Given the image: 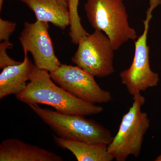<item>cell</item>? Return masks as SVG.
Returning a JSON list of instances; mask_svg holds the SVG:
<instances>
[{"instance_id": "cell-1", "label": "cell", "mask_w": 161, "mask_h": 161, "mask_svg": "<svg viewBox=\"0 0 161 161\" xmlns=\"http://www.w3.org/2000/svg\"><path fill=\"white\" fill-rule=\"evenodd\" d=\"M25 89L15 95L18 100L27 104H43L68 115H97L103 112L102 107L87 102L70 94L53 80L49 72L35 65Z\"/></svg>"}, {"instance_id": "cell-2", "label": "cell", "mask_w": 161, "mask_h": 161, "mask_svg": "<svg viewBox=\"0 0 161 161\" xmlns=\"http://www.w3.org/2000/svg\"><path fill=\"white\" fill-rule=\"evenodd\" d=\"M84 9L91 26L106 35L115 51L137 38L135 30L130 26L123 0H86Z\"/></svg>"}, {"instance_id": "cell-3", "label": "cell", "mask_w": 161, "mask_h": 161, "mask_svg": "<svg viewBox=\"0 0 161 161\" xmlns=\"http://www.w3.org/2000/svg\"><path fill=\"white\" fill-rule=\"evenodd\" d=\"M28 106L60 138L108 145L113 139L109 130L95 120L86 118L83 115L63 114L43 108L36 104Z\"/></svg>"}, {"instance_id": "cell-4", "label": "cell", "mask_w": 161, "mask_h": 161, "mask_svg": "<svg viewBox=\"0 0 161 161\" xmlns=\"http://www.w3.org/2000/svg\"><path fill=\"white\" fill-rule=\"evenodd\" d=\"M133 100L129 111L123 116L118 132L108 145V151L117 161H125L130 155L138 157L144 136L150 127L148 115L142 111L146 98L140 93L133 96Z\"/></svg>"}, {"instance_id": "cell-5", "label": "cell", "mask_w": 161, "mask_h": 161, "mask_svg": "<svg viewBox=\"0 0 161 161\" xmlns=\"http://www.w3.org/2000/svg\"><path fill=\"white\" fill-rule=\"evenodd\" d=\"M149 4L143 21V32L134 41L135 52L132 63L128 69L123 71L119 75L122 83L132 96L149 88L156 86L159 81L158 75L150 68V47L147 45V41L153 11L161 4V0H149Z\"/></svg>"}, {"instance_id": "cell-6", "label": "cell", "mask_w": 161, "mask_h": 161, "mask_svg": "<svg viewBox=\"0 0 161 161\" xmlns=\"http://www.w3.org/2000/svg\"><path fill=\"white\" fill-rule=\"evenodd\" d=\"M71 60L73 63L95 77L102 78L114 73L115 51L106 35L95 30L92 34L81 38Z\"/></svg>"}, {"instance_id": "cell-7", "label": "cell", "mask_w": 161, "mask_h": 161, "mask_svg": "<svg viewBox=\"0 0 161 161\" xmlns=\"http://www.w3.org/2000/svg\"><path fill=\"white\" fill-rule=\"evenodd\" d=\"M54 81L70 94L92 103H105L112 99L108 91L102 89L95 77L77 66L62 64L49 72Z\"/></svg>"}, {"instance_id": "cell-8", "label": "cell", "mask_w": 161, "mask_h": 161, "mask_svg": "<svg viewBox=\"0 0 161 161\" xmlns=\"http://www.w3.org/2000/svg\"><path fill=\"white\" fill-rule=\"evenodd\" d=\"M49 24L36 20L25 22L19 37L23 51L30 53L35 65L40 69L53 71L62 64L56 54L49 33Z\"/></svg>"}, {"instance_id": "cell-9", "label": "cell", "mask_w": 161, "mask_h": 161, "mask_svg": "<svg viewBox=\"0 0 161 161\" xmlns=\"http://www.w3.org/2000/svg\"><path fill=\"white\" fill-rule=\"evenodd\" d=\"M62 161L54 153L18 139H6L0 144V161Z\"/></svg>"}, {"instance_id": "cell-10", "label": "cell", "mask_w": 161, "mask_h": 161, "mask_svg": "<svg viewBox=\"0 0 161 161\" xmlns=\"http://www.w3.org/2000/svg\"><path fill=\"white\" fill-rule=\"evenodd\" d=\"M27 53L24 52V60L21 63L3 69L0 74V99L17 95L26 88L35 66Z\"/></svg>"}, {"instance_id": "cell-11", "label": "cell", "mask_w": 161, "mask_h": 161, "mask_svg": "<svg viewBox=\"0 0 161 161\" xmlns=\"http://www.w3.org/2000/svg\"><path fill=\"white\" fill-rule=\"evenodd\" d=\"M34 13L36 20L52 23L62 30L69 26L67 0H19Z\"/></svg>"}, {"instance_id": "cell-12", "label": "cell", "mask_w": 161, "mask_h": 161, "mask_svg": "<svg viewBox=\"0 0 161 161\" xmlns=\"http://www.w3.org/2000/svg\"><path fill=\"white\" fill-rule=\"evenodd\" d=\"M53 139L58 147L71 152L78 161H112L114 159L108 151L107 144L70 140L56 135L53 136Z\"/></svg>"}, {"instance_id": "cell-13", "label": "cell", "mask_w": 161, "mask_h": 161, "mask_svg": "<svg viewBox=\"0 0 161 161\" xmlns=\"http://www.w3.org/2000/svg\"><path fill=\"white\" fill-rule=\"evenodd\" d=\"M79 0H67L70 17V31L69 34L72 43L78 45L79 40L89 35L83 28L78 14Z\"/></svg>"}, {"instance_id": "cell-14", "label": "cell", "mask_w": 161, "mask_h": 161, "mask_svg": "<svg viewBox=\"0 0 161 161\" xmlns=\"http://www.w3.org/2000/svg\"><path fill=\"white\" fill-rule=\"evenodd\" d=\"M13 46V44L9 40L3 41L0 43V68L3 69L6 67L21 63L12 59L6 53V50L12 48Z\"/></svg>"}, {"instance_id": "cell-15", "label": "cell", "mask_w": 161, "mask_h": 161, "mask_svg": "<svg viewBox=\"0 0 161 161\" xmlns=\"http://www.w3.org/2000/svg\"><path fill=\"white\" fill-rule=\"evenodd\" d=\"M17 24L11 22L0 19V41H8L13 33L15 30Z\"/></svg>"}, {"instance_id": "cell-16", "label": "cell", "mask_w": 161, "mask_h": 161, "mask_svg": "<svg viewBox=\"0 0 161 161\" xmlns=\"http://www.w3.org/2000/svg\"><path fill=\"white\" fill-rule=\"evenodd\" d=\"M3 2H4V0H0V10L1 11L3 8Z\"/></svg>"}, {"instance_id": "cell-17", "label": "cell", "mask_w": 161, "mask_h": 161, "mask_svg": "<svg viewBox=\"0 0 161 161\" xmlns=\"http://www.w3.org/2000/svg\"><path fill=\"white\" fill-rule=\"evenodd\" d=\"M156 161H161V154L158 156L155 159Z\"/></svg>"}]
</instances>
